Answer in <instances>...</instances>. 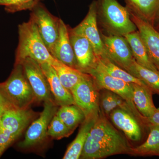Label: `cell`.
<instances>
[{
	"instance_id": "cell-1",
	"label": "cell",
	"mask_w": 159,
	"mask_h": 159,
	"mask_svg": "<svg viewBox=\"0 0 159 159\" xmlns=\"http://www.w3.org/2000/svg\"><path fill=\"white\" fill-rule=\"evenodd\" d=\"M128 139L100 111L84 146L80 159H103L118 154L130 155Z\"/></svg>"
},
{
	"instance_id": "cell-2",
	"label": "cell",
	"mask_w": 159,
	"mask_h": 159,
	"mask_svg": "<svg viewBox=\"0 0 159 159\" xmlns=\"http://www.w3.org/2000/svg\"><path fill=\"white\" fill-rule=\"evenodd\" d=\"M19 43L14 65L21 64L26 58H32L39 63L51 65L55 60L41 37L37 26L30 18L18 26Z\"/></svg>"
},
{
	"instance_id": "cell-3",
	"label": "cell",
	"mask_w": 159,
	"mask_h": 159,
	"mask_svg": "<svg viewBox=\"0 0 159 159\" xmlns=\"http://www.w3.org/2000/svg\"><path fill=\"white\" fill-rule=\"evenodd\" d=\"M0 92L10 104L19 108H28L36 99L21 64L14 65L8 79L0 83Z\"/></svg>"
},
{
	"instance_id": "cell-4",
	"label": "cell",
	"mask_w": 159,
	"mask_h": 159,
	"mask_svg": "<svg viewBox=\"0 0 159 159\" xmlns=\"http://www.w3.org/2000/svg\"><path fill=\"white\" fill-rule=\"evenodd\" d=\"M99 5L104 24L112 34L124 36L136 31L130 12L117 0H99Z\"/></svg>"
},
{
	"instance_id": "cell-5",
	"label": "cell",
	"mask_w": 159,
	"mask_h": 159,
	"mask_svg": "<svg viewBox=\"0 0 159 159\" xmlns=\"http://www.w3.org/2000/svg\"><path fill=\"white\" fill-rule=\"evenodd\" d=\"M108 118L116 128L122 131L128 140L139 142L142 139L143 128L146 126L145 117L136 107L117 108L110 114Z\"/></svg>"
},
{
	"instance_id": "cell-6",
	"label": "cell",
	"mask_w": 159,
	"mask_h": 159,
	"mask_svg": "<svg viewBox=\"0 0 159 159\" xmlns=\"http://www.w3.org/2000/svg\"><path fill=\"white\" fill-rule=\"evenodd\" d=\"M75 105L84 114L85 118L97 116L100 112L99 90L90 75L85 77L71 89Z\"/></svg>"
},
{
	"instance_id": "cell-7",
	"label": "cell",
	"mask_w": 159,
	"mask_h": 159,
	"mask_svg": "<svg viewBox=\"0 0 159 159\" xmlns=\"http://www.w3.org/2000/svg\"><path fill=\"white\" fill-rule=\"evenodd\" d=\"M30 11V19L37 26L41 37L51 54L58 39L60 19L51 14L41 3Z\"/></svg>"
},
{
	"instance_id": "cell-8",
	"label": "cell",
	"mask_w": 159,
	"mask_h": 159,
	"mask_svg": "<svg viewBox=\"0 0 159 159\" xmlns=\"http://www.w3.org/2000/svg\"><path fill=\"white\" fill-rule=\"evenodd\" d=\"M57 105L52 101L44 102L43 110L39 118L32 122L26 131L25 139L19 144L22 148H31L43 142L48 136L50 122L57 111Z\"/></svg>"
},
{
	"instance_id": "cell-9",
	"label": "cell",
	"mask_w": 159,
	"mask_h": 159,
	"mask_svg": "<svg viewBox=\"0 0 159 159\" xmlns=\"http://www.w3.org/2000/svg\"><path fill=\"white\" fill-rule=\"evenodd\" d=\"M101 37L104 48L102 55L106 56L121 68L127 70L134 58L125 38L112 34L108 36L101 34Z\"/></svg>"
},
{
	"instance_id": "cell-10",
	"label": "cell",
	"mask_w": 159,
	"mask_h": 159,
	"mask_svg": "<svg viewBox=\"0 0 159 159\" xmlns=\"http://www.w3.org/2000/svg\"><path fill=\"white\" fill-rule=\"evenodd\" d=\"M29 108H19L10 104L0 119V129L16 140L34 116Z\"/></svg>"
},
{
	"instance_id": "cell-11",
	"label": "cell",
	"mask_w": 159,
	"mask_h": 159,
	"mask_svg": "<svg viewBox=\"0 0 159 159\" xmlns=\"http://www.w3.org/2000/svg\"><path fill=\"white\" fill-rule=\"evenodd\" d=\"M21 64L34 92L36 99L44 102H54L48 79L40 63L34 59L28 57L24 60Z\"/></svg>"
},
{
	"instance_id": "cell-12",
	"label": "cell",
	"mask_w": 159,
	"mask_h": 159,
	"mask_svg": "<svg viewBox=\"0 0 159 159\" xmlns=\"http://www.w3.org/2000/svg\"><path fill=\"white\" fill-rule=\"evenodd\" d=\"M97 3L94 1L89 6L88 13L81 22L70 31L87 39L93 47L97 57L104 53L103 43L99 33L97 23Z\"/></svg>"
},
{
	"instance_id": "cell-13",
	"label": "cell",
	"mask_w": 159,
	"mask_h": 159,
	"mask_svg": "<svg viewBox=\"0 0 159 159\" xmlns=\"http://www.w3.org/2000/svg\"><path fill=\"white\" fill-rule=\"evenodd\" d=\"M87 74L93 77L99 91L106 89L111 91L121 96L127 102L134 104L131 83L112 77L95 67L91 69Z\"/></svg>"
},
{
	"instance_id": "cell-14",
	"label": "cell",
	"mask_w": 159,
	"mask_h": 159,
	"mask_svg": "<svg viewBox=\"0 0 159 159\" xmlns=\"http://www.w3.org/2000/svg\"><path fill=\"white\" fill-rule=\"evenodd\" d=\"M130 13L131 19L139 30L149 57L159 72V32L148 21L134 12Z\"/></svg>"
},
{
	"instance_id": "cell-15",
	"label": "cell",
	"mask_w": 159,
	"mask_h": 159,
	"mask_svg": "<svg viewBox=\"0 0 159 159\" xmlns=\"http://www.w3.org/2000/svg\"><path fill=\"white\" fill-rule=\"evenodd\" d=\"M70 39L77 61V69L87 74L96 62V55L90 43L84 36L71 32L70 29Z\"/></svg>"
},
{
	"instance_id": "cell-16",
	"label": "cell",
	"mask_w": 159,
	"mask_h": 159,
	"mask_svg": "<svg viewBox=\"0 0 159 159\" xmlns=\"http://www.w3.org/2000/svg\"><path fill=\"white\" fill-rule=\"evenodd\" d=\"M51 54L61 62L78 70L77 61L70 39V28L61 19L58 39Z\"/></svg>"
},
{
	"instance_id": "cell-17",
	"label": "cell",
	"mask_w": 159,
	"mask_h": 159,
	"mask_svg": "<svg viewBox=\"0 0 159 159\" xmlns=\"http://www.w3.org/2000/svg\"><path fill=\"white\" fill-rule=\"evenodd\" d=\"M40 64L48 79L55 104L60 106L75 104L70 91L63 85L56 71L51 65L48 63Z\"/></svg>"
},
{
	"instance_id": "cell-18",
	"label": "cell",
	"mask_w": 159,
	"mask_h": 159,
	"mask_svg": "<svg viewBox=\"0 0 159 159\" xmlns=\"http://www.w3.org/2000/svg\"><path fill=\"white\" fill-rule=\"evenodd\" d=\"M133 102L139 113L145 118H148L159 110L154 105L152 99L153 92L149 88L131 83Z\"/></svg>"
},
{
	"instance_id": "cell-19",
	"label": "cell",
	"mask_w": 159,
	"mask_h": 159,
	"mask_svg": "<svg viewBox=\"0 0 159 159\" xmlns=\"http://www.w3.org/2000/svg\"><path fill=\"white\" fill-rule=\"evenodd\" d=\"M124 37L130 46L136 61L146 68L159 72L149 57L147 48L139 31L129 33L124 35Z\"/></svg>"
},
{
	"instance_id": "cell-20",
	"label": "cell",
	"mask_w": 159,
	"mask_h": 159,
	"mask_svg": "<svg viewBox=\"0 0 159 159\" xmlns=\"http://www.w3.org/2000/svg\"><path fill=\"white\" fill-rule=\"evenodd\" d=\"M98 116L85 118L84 122L81 123V127L80 129L78 134L69 145L63 159H80L90 131Z\"/></svg>"
},
{
	"instance_id": "cell-21",
	"label": "cell",
	"mask_w": 159,
	"mask_h": 159,
	"mask_svg": "<svg viewBox=\"0 0 159 159\" xmlns=\"http://www.w3.org/2000/svg\"><path fill=\"white\" fill-rule=\"evenodd\" d=\"M96 57V62L94 67L105 72L112 77L122 80L125 82L147 86L142 80L134 77L127 71L115 64L106 56L102 55Z\"/></svg>"
},
{
	"instance_id": "cell-22",
	"label": "cell",
	"mask_w": 159,
	"mask_h": 159,
	"mask_svg": "<svg viewBox=\"0 0 159 159\" xmlns=\"http://www.w3.org/2000/svg\"><path fill=\"white\" fill-rule=\"evenodd\" d=\"M51 66L56 71L63 85L70 91L87 74L63 63L56 58Z\"/></svg>"
},
{
	"instance_id": "cell-23",
	"label": "cell",
	"mask_w": 159,
	"mask_h": 159,
	"mask_svg": "<svg viewBox=\"0 0 159 159\" xmlns=\"http://www.w3.org/2000/svg\"><path fill=\"white\" fill-rule=\"evenodd\" d=\"M149 133L144 143L131 148L130 155L135 156H157L159 157V126L148 124Z\"/></svg>"
},
{
	"instance_id": "cell-24",
	"label": "cell",
	"mask_w": 159,
	"mask_h": 159,
	"mask_svg": "<svg viewBox=\"0 0 159 159\" xmlns=\"http://www.w3.org/2000/svg\"><path fill=\"white\" fill-rule=\"evenodd\" d=\"M99 102L100 110L107 117L116 108L135 107L134 104L127 102L118 94L106 89L99 91Z\"/></svg>"
},
{
	"instance_id": "cell-25",
	"label": "cell",
	"mask_w": 159,
	"mask_h": 159,
	"mask_svg": "<svg viewBox=\"0 0 159 159\" xmlns=\"http://www.w3.org/2000/svg\"><path fill=\"white\" fill-rule=\"evenodd\" d=\"M134 77L143 81L153 93L159 95V72L142 66L134 59L126 70Z\"/></svg>"
},
{
	"instance_id": "cell-26",
	"label": "cell",
	"mask_w": 159,
	"mask_h": 159,
	"mask_svg": "<svg viewBox=\"0 0 159 159\" xmlns=\"http://www.w3.org/2000/svg\"><path fill=\"white\" fill-rule=\"evenodd\" d=\"M55 115L74 132L85 119L82 111L75 104L60 106Z\"/></svg>"
},
{
	"instance_id": "cell-27",
	"label": "cell",
	"mask_w": 159,
	"mask_h": 159,
	"mask_svg": "<svg viewBox=\"0 0 159 159\" xmlns=\"http://www.w3.org/2000/svg\"><path fill=\"white\" fill-rule=\"evenodd\" d=\"M134 12L146 20H153L159 11V0H125Z\"/></svg>"
},
{
	"instance_id": "cell-28",
	"label": "cell",
	"mask_w": 159,
	"mask_h": 159,
	"mask_svg": "<svg viewBox=\"0 0 159 159\" xmlns=\"http://www.w3.org/2000/svg\"><path fill=\"white\" fill-rule=\"evenodd\" d=\"M73 132L55 115L49 124L47 135L52 139L59 140L70 136Z\"/></svg>"
},
{
	"instance_id": "cell-29",
	"label": "cell",
	"mask_w": 159,
	"mask_h": 159,
	"mask_svg": "<svg viewBox=\"0 0 159 159\" xmlns=\"http://www.w3.org/2000/svg\"><path fill=\"white\" fill-rule=\"evenodd\" d=\"M40 0H0V5L5 6L6 11L14 13L32 8L39 3Z\"/></svg>"
},
{
	"instance_id": "cell-30",
	"label": "cell",
	"mask_w": 159,
	"mask_h": 159,
	"mask_svg": "<svg viewBox=\"0 0 159 159\" xmlns=\"http://www.w3.org/2000/svg\"><path fill=\"white\" fill-rule=\"evenodd\" d=\"M146 126L148 124H152L159 126V110L155 112L148 118H145Z\"/></svg>"
},
{
	"instance_id": "cell-31",
	"label": "cell",
	"mask_w": 159,
	"mask_h": 159,
	"mask_svg": "<svg viewBox=\"0 0 159 159\" xmlns=\"http://www.w3.org/2000/svg\"><path fill=\"white\" fill-rule=\"evenodd\" d=\"M10 104H11L9 102H8L5 103V104H3V105L0 106V119L2 116L3 113L5 111V110Z\"/></svg>"
},
{
	"instance_id": "cell-32",
	"label": "cell",
	"mask_w": 159,
	"mask_h": 159,
	"mask_svg": "<svg viewBox=\"0 0 159 159\" xmlns=\"http://www.w3.org/2000/svg\"><path fill=\"white\" fill-rule=\"evenodd\" d=\"M8 102H9L7 101V99L4 97L3 94L0 92V106L3 105Z\"/></svg>"
}]
</instances>
